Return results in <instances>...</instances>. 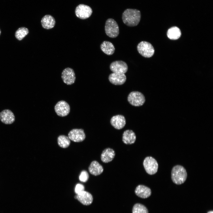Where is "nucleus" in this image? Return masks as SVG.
Wrapping results in <instances>:
<instances>
[{
    "instance_id": "1",
    "label": "nucleus",
    "mask_w": 213,
    "mask_h": 213,
    "mask_svg": "<svg viewBox=\"0 0 213 213\" xmlns=\"http://www.w3.org/2000/svg\"><path fill=\"white\" fill-rule=\"evenodd\" d=\"M141 18L140 11L136 9H128L123 12L122 19L125 24L129 27L137 25Z\"/></svg>"
},
{
    "instance_id": "2",
    "label": "nucleus",
    "mask_w": 213,
    "mask_h": 213,
    "mask_svg": "<svg viewBox=\"0 0 213 213\" xmlns=\"http://www.w3.org/2000/svg\"><path fill=\"white\" fill-rule=\"evenodd\" d=\"M187 172L185 168L180 165H176L172 168L171 177L173 182L177 185L183 183L186 180Z\"/></svg>"
},
{
    "instance_id": "3",
    "label": "nucleus",
    "mask_w": 213,
    "mask_h": 213,
    "mask_svg": "<svg viewBox=\"0 0 213 213\" xmlns=\"http://www.w3.org/2000/svg\"><path fill=\"white\" fill-rule=\"evenodd\" d=\"M105 30L106 35L111 38L116 37L119 33L118 24L112 18L108 19L106 21Z\"/></svg>"
},
{
    "instance_id": "4",
    "label": "nucleus",
    "mask_w": 213,
    "mask_h": 213,
    "mask_svg": "<svg viewBox=\"0 0 213 213\" xmlns=\"http://www.w3.org/2000/svg\"><path fill=\"white\" fill-rule=\"evenodd\" d=\"M138 53L142 56L146 58L152 57L154 53V49L152 45L146 41L140 42L137 46Z\"/></svg>"
},
{
    "instance_id": "5",
    "label": "nucleus",
    "mask_w": 213,
    "mask_h": 213,
    "mask_svg": "<svg viewBox=\"0 0 213 213\" xmlns=\"http://www.w3.org/2000/svg\"><path fill=\"white\" fill-rule=\"evenodd\" d=\"M128 100L131 105L139 106L143 105L145 101L144 95L141 92L134 91L130 92L128 97Z\"/></svg>"
},
{
    "instance_id": "6",
    "label": "nucleus",
    "mask_w": 213,
    "mask_h": 213,
    "mask_svg": "<svg viewBox=\"0 0 213 213\" xmlns=\"http://www.w3.org/2000/svg\"><path fill=\"white\" fill-rule=\"evenodd\" d=\"M143 166L146 172L150 175L154 174L157 172L158 167L156 160L151 156H147L144 159Z\"/></svg>"
},
{
    "instance_id": "7",
    "label": "nucleus",
    "mask_w": 213,
    "mask_h": 213,
    "mask_svg": "<svg viewBox=\"0 0 213 213\" xmlns=\"http://www.w3.org/2000/svg\"><path fill=\"white\" fill-rule=\"evenodd\" d=\"M92 13L91 8L89 6L83 4L78 5L75 10L76 16L82 19L88 18L91 16Z\"/></svg>"
},
{
    "instance_id": "8",
    "label": "nucleus",
    "mask_w": 213,
    "mask_h": 213,
    "mask_svg": "<svg viewBox=\"0 0 213 213\" xmlns=\"http://www.w3.org/2000/svg\"><path fill=\"white\" fill-rule=\"evenodd\" d=\"M54 110L58 115L64 117L67 115L70 111L69 104L65 101H61L58 102L54 106Z\"/></svg>"
},
{
    "instance_id": "9",
    "label": "nucleus",
    "mask_w": 213,
    "mask_h": 213,
    "mask_svg": "<svg viewBox=\"0 0 213 213\" xmlns=\"http://www.w3.org/2000/svg\"><path fill=\"white\" fill-rule=\"evenodd\" d=\"M61 77L63 82L68 85H70L74 83L76 78L74 70L69 67L66 68L63 70Z\"/></svg>"
},
{
    "instance_id": "10",
    "label": "nucleus",
    "mask_w": 213,
    "mask_h": 213,
    "mask_svg": "<svg viewBox=\"0 0 213 213\" xmlns=\"http://www.w3.org/2000/svg\"><path fill=\"white\" fill-rule=\"evenodd\" d=\"M128 68L127 64L122 60L113 62L110 65V69L113 72L125 74L127 71Z\"/></svg>"
},
{
    "instance_id": "11",
    "label": "nucleus",
    "mask_w": 213,
    "mask_h": 213,
    "mask_svg": "<svg viewBox=\"0 0 213 213\" xmlns=\"http://www.w3.org/2000/svg\"><path fill=\"white\" fill-rule=\"evenodd\" d=\"M68 137L70 140L75 142H80L85 138L84 130L81 129H74L70 131Z\"/></svg>"
},
{
    "instance_id": "12",
    "label": "nucleus",
    "mask_w": 213,
    "mask_h": 213,
    "mask_svg": "<svg viewBox=\"0 0 213 213\" xmlns=\"http://www.w3.org/2000/svg\"><path fill=\"white\" fill-rule=\"evenodd\" d=\"M0 120L5 124L9 125L15 121V117L13 112L10 110L5 109L0 113Z\"/></svg>"
},
{
    "instance_id": "13",
    "label": "nucleus",
    "mask_w": 213,
    "mask_h": 213,
    "mask_svg": "<svg viewBox=\"0 0 213 213\" xmlns=\"http://www.w3.org/2000/svg\"><path fill=\"white\" fill-rule=\"evenodd\" d=\"M109 80L110 82L114 85H120L125 82L126 77L125 74L113 72L109 75Z\"/></svg>"
},
{
    "instance_id": "14",
    "label": "nucleus",
    "mask_w": 213,
    "mask_h": 213,
    "mask_svg": "<svg viewBox=\"0 0 213 213\" xmlns=\"http://www.w3.org/2000/svg\"><path fill=\"white\" fill-rule=\"evenodd\" d=\"M111 125L115 129H121L126 124L125 117L121 115H117L112 117L110 120Z\"/></svg>"
},
{
    "instance_id": "15",
    "label": "nucleus",
    "mask_w": 213,
    "mask_h": 213,
    "mask_svg": "<svg viewBox=\"0 0 213 213\" xmlns=\"http://www.w3.org/2000/svg\"><path fill=\"white\" fill-rule=\"evenodd\" d=\"M77 199L83 205H88L92 203L93 197L90 193L84 191L77 194Z\"/></svg>"
},
{
    "instance_id": "16",
    "label": "nucleus",
    "mask_w": 213,
    "mask_h": 213,
    "mask_svg": "<svg viewBox=\"0 0 213 213\" xmlns=\"http://www.w3.org/2000/svg\"><path fill=\"white\" fill-rule=\"evenodd\" d=\"M135 192L137 196L143 199L149 197L151 193V190L149 188L141 185H139L136 187Z\"/></svg>"
},
{
    "instance_id": "17",
    "label": "nucleus",
    "mask_w": 213,
    "mask_h": 213,
    "mask_svg": "<svg viewBox=\"0 0 213 213\" xmlns=\"http://www.w3.org/2000/svg\"><path fill=\"white\" fill-rule=\"evenodd\" d=\"M115 155V152L113 149L109 148H106L103 151L101 154V160L105 163L110 162L114 159Z\"/></svg>"
},
{
    "instance_id": "18",
    "label": "nucleus",
    "mask_w": 213,
    "mask_h": 213,
    "mask_svg": "<svg viewBox=\"0 0 213 213\" xmlns=\"http://www.w3.org/2000/svg\"><path fill=\"white\" fill-rule=\"evenodd\" d=\"M136 136L135 133L131 130H127L123 132L122 140L126 144H131L134 143L136 140Z\"/></svg>"
},
{
    "instance_id": "19",
    "label": "nucleus",
    "mask_w": 213,
    "mask_h": 213,
    "mask_svg": "<svg viewBox=\"0 0 213 213\" xmlns=\"http://www.w3.org/2000/svg\"><path fill=\"white\" fill-rule=\"evenodd\" d=\"M41 23L43 28L49 29L54 27L55 24V20L51 15H46L42 18Z\"/></svg>"
},
{
    "instance_id": "20",
    "label": "nucleus",
    "mask_w": 213,
    "mask_h": 213,
    "mask_svg": "<svg viewBox=\"0 0 213 213\" xmlns=\"http://www.w3.org/2000/svg\"><path fill=\"white\" fill-rule=\"evenodd\" d=\"M88 170L91 174L97 176L102 173L104 169L102 166L98 162L93 161L91 163L88 167Z\"/></svg>"
},
{
    "instance_id": "21",
    "label": "nucleus",
    "mask_w": 213,
    "mask_h": 213,
    "mask_svg": "<svg viewBox=\"0 0 213 213\" xmlns=\"http://www.w3.org/2000/svg\"><path fill=\"white\" fill-rule=\"evenodd\" d=\"M101 51L107 55H110L114 54L115 49L113 44L111 42L104 41L100 45Z\"/></svg>"
},
{
    "instance_id": "22",
    "label": "nucleus",
    "mask_w": 213,
    "mask_h": 213,
    "mask_svg": "<svg viewBox=\"0 0 213 213\" xmlns=\"http://www.w3.org/2000/svg\"><path fill=\"white\" fill-rule=\"evenodd\" d=\"M181 32L178 27L174 26L170 28L167 31V35L168 37L171 40L178 39L181 36Z\"/></svg>"
},
{
    "instance_id": "23",
    "label": "nucleus",
    "mask_w": 213,
    "mask_h": 213,
    "mask_svg": "<svg viewBox=\"0 0 213 213\" xmlns=\"http://www.w3.org/2000/svg\"><path fill=\"white\" fill-rule=\"evenodd\" d=\"M58 145L62 148H66L70 143V140L68 137L63 135H59L57 138Z\"/></svg>"
},
{
    "instance_id": "24",
    "label": "nucleus",
    "mask_w": 213,
    "mask_h": 213,
    "mask_svg": "<svg viewBox=\"0 0 213 213\" xmlns=\"http://www.w3.org/2000/svg\"><path fill=\"white\" fill-rule=\"evenodd\" d=\"M29 33L28 29L25 27L19 28L15 32V36L18 40H22Z\"/></svg>"
},
{
    "instance_id": "25",
    "label": "nucleus",
    "mask_w": 213,
    "mask_h": 213,
    "mask_svg": "<svg viewBox=\"0 0 213 213\" xmlns=\"http://www.w3.org/2000/svg\"><path fill=\"white\" fill-rule=\"evenodd\" d=\"M132 213H149L147 208L144 205L140 203H136L133 206Z\"/></svg>"
},
{
    "instance_id": "26",
    "label": "nucleus",
    "mask_w": 213,
    "mask_h": 213,
    "mask_svg": "<svg viewBox=\"0 0 213 213\" xmlns=\"http://www.w3.org/2000/svg\"><path fill=\"white\" fill-rule=\"evenodd\" d=\"M89 175L85 170H83L81 172L79 177V179L82 182H85L88 180Z\"/></svg>"
},
{
    "instance_id": "27",
    "label": "nucleus",
    "mask_w": 213,
    "mask_h": 213,
    "mask_svg": "<svg viewBox=\"0 0 213 213\" xmlns=\"http://www.w3.org/2000/svg\"><path fill=\"white\" fill-rule=\"evenodd\" d=\"M84 186L80 183L77 184L75 187V193L78 194L84 191Z\"/></svg>"
},
{
    "instance_id": "28",
    "label": "nucleus",
    "mask_w": 213,
    "mask_h": 213,
    "mask_svg": "<svg viewBox=\"0 0 213 213\" xmlns=\"http://www.w3.org/2000/svg\"><path fill=\"white\" fill-rule=\"evenodd\" d=\"M207 213H213V211H209Z\"/></svg>"
},
{
    "instance_id": "29",
    "label": "nucleus",
    "mask_w": 213,
    "mask_h": 213,
    "mask_svg": "<svg viewBox=\"0 0 213 213\" xmlns=\"http://www.w3.org/2000/svg\"><path fill=\"white\" fill-rule=\"evenodd\" d=\"M1 30H0V35L1 34Z\"/></svg>"
}]
</instances>
